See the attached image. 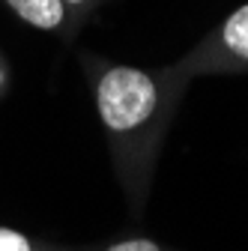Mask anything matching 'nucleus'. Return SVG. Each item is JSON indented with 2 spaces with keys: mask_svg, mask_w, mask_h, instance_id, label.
I'll use <instances>...</instances> for the list:
<instances>
[{
  "mask_svg": "<svg viewBox=\"0 0 248 251\" xmlns=\"http://www.w3.org/2000/svg\"><path fill=\"white\" fill-rule=\"evenodd\" d=\"M105 251H162V248L156 242H149V239H126V242L108 245Z\"/></svg>",
  "mask_w": 248,
  "mask_h": 251,
  "instance_id": "5",
  "label": "nucleus"
},
{
  "mask_svg": "<svg viewBox=\"0 0 248 251\" xmlns=\"http://www.w3.org/2000/svg\"><path fill=\"white\" fill-rule=\"evenodd\" d=\"M12 15H18L24 24L48 30V33H60L69 24V9L63 0H0Z\"/></svg>",
  "mask_w": 248,
  "mask_h": 251,
  "instance_id": "2",
  "label": "nucleus"
},
{
  "mask_svg": "<svg viewBox=\"0 0 248 251\" xmlns=\"http://www.w3.org/2000/svg\"><path fill=\"white\" fill-rule=\"evenodd\" d=\"M63 3H66V9H69V15H81L90 3H93V0H63Z\"/></svg>",
  "mask_w": 248,
  "mask_h": 251,
  "instance_id": "7",
  "label": "nucleus"
},
{
  "mask_svg": "<svg viewBox=\"0 0 248 251\" xmlns=\"http://www.w3.org/2000/svg\"><path fill=\"white\" fill-rule=\"evenodd\" d=\"M96 108L111 135L132 138L156 120L162 84L135 66H108L96 78Z\"/></svg>",
  "mask_w": 248,
  "mask_h": 251,
  "instance_id": "1",
  "label": "nucleus"
},
{
  "mask_svg": "<svg viewBox=\"0 0 248 251\" xmlns=\"http://www.w3.org/2000/svg\"><path fill=\"white\" fill-rule=\"evenodd\" d=\"M9 84H12V69H9V63H6L3 51H0V96L9 90Z\"/></svg>",
  "mask_w": 248,
  "mask_h": 251,
  "instance_id": "6",
  "label": "nucleus"
},
{
  "mask_svg": "<svg viewBox=\"0 0 248 251\" xmlns=\"http://www.w3.org/2000/svg\"><path fill=\"white\" fill-rule=\"evenodd\" d=\"M0 251H48V248L36 239H30L27 233L15 230V227L0 225Z\"/></svg>",
  "mask_w": 248,
  "mask_h": 251,
  "instance_id": "4",
  "label": "nucleus"
},
{
  "mask_svg": "<svg viewBox=\"0 0 248 251\" xmlns=\"http://www.w3.org/2000/svg\"><path fill=\"white\" fill-rule=\"evenodd\" d=\"M215 45H219V51H222L227 60H233V63H248V3L227 15V21L219 27Z\"/></svg>",
  "mask_w": 248,
  "mask_h": 251,
  "instance_id": "3",
  "label": "nucleus"
}]
</instances>
